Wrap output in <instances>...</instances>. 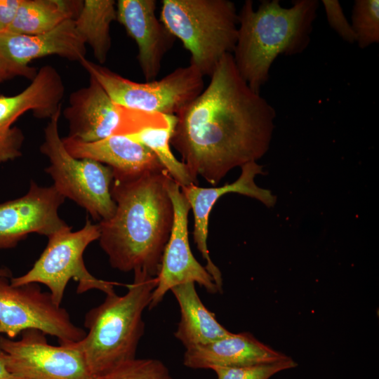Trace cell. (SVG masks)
Segmentation results:
<instances>
[{"mask_svg": "<svg viewBox=\"0 0 379 379\" xmlns=\"http://www.w3.org/2000/svg\"><path fill=\"white\" fill-rule=\"evenodd\" d=\"M208 86L179 112L171 145L197 184L215 186L232 168L255 161L268 150L274 108L253 91L225 54Z\"/></svg>", "mask_w": 379, "mask_h": 379, "instance_id": "1", "label": "cell"}, {"mask_svg": "<svg viewBox=\"0 0 379 379\" xmlns=\"http://www.w3.org/2000/svg\"><path fill=\"white\" fill-rule=\"evenodd\" d=\"M114 215L98 223L100 246L111 267L157 277L171 232L174 211L167 171L126 175L114 172Z\"/></svg>", "mask_w": 379, "mask_h": 379, "instance_id": "2", "label": "cell"}, {"mask_svg": "<svg viewBox=\"0 0 379 379\" xmlns=\"http://www.w3.org/2000/svg\"><path fill=\"white\" fill-rule=\"evenodd\" d=\"M317 0H297L290 8L279 0L262 1L257 10L246 0L238 13V34L232 54L241 77L260 93L270 67L280 55L301 53L310 41Z\"/></svg>", "mask_w": 379, "mask_h": 379, "instance_id": "3", "label": "cell"}, {"mask_svg": "<svg viewBox=\"0 0 379 379\" xmlns=\"http://www.w3.org/2000/svg\"><path fill=\"white\" fill-rule=\"evenodd\" d=\"M133 273V281L126 285L124 295H106L101 304L86 314L84 326L88 331L75 345L94 379H103L136 358L145 333L142 314L157 278L141 271Z\"/></svg>", "mask_w": 379, "mask_h": 379, "instance_id": "4", "label": "cell"}, {"mask_svg": "<svg viewBox=\"0 0 379 379\" xmlns=\"http://www.w3.org/2000/svg\"><path fill=\"white\" fill-rule=\"evenodd\" d=\"M161 22L190 53V65L211 77L222 58L232 53L238 13L229 0H163Z\"/></svg>", "mask_w": 379, "mask_h": 379, "instance_id": "5", "label": "cell"}, {"mask_svg": "<svg viewBox=\"0 0 379 379\" xmlns=\"http://www.w3.org/2000/svg\"><path fill=\"white\" fill-rule=\"evenodd\" d=\"M61 112L62 107L44 128L39 150L49 160L45 171L65 199L84 208L95 220H108L116 209L111 194L113 170L94 160L75 158L67 152L58 130Z\"/></svg>", "mask_w": 379, "mask_h": 379, "instance_id": "6", "label": "cell"}, {"mask_svg": "<svg viewBox=\"0 0 379 379\" xmlns=\"http://www.w3.org/2000/svg\"><path fill=\"white\" fill-rule=\"evenodd\" d=\"M100 230L87 217L82 228L72 232V227L49 237L46 247L32 267L25 274L11 278L13 286L30 283L48 287L55 304L60 305L69 280L78 282L77 293L97 289L106 295L114 293L119 283L98 279L85 266L84 253L88 245L98 240Z\"/></svg>", "mask_w": 379, "mask_h": 379, "instance_id": "7", "label": "cell"}, {"mask_svg": "<svg viewBox=\"0 0 379 379\" xmlns=\"http://www.w3.org/2000/svg\"><path fill=\"white\" fill-rule=\"evenodd\" d=\"M123 107L176 115L204 90V76L194 66L178 67L159 80L136 82L86 58L79 62Z\"/></svg>", "mask_w": 379, "mask_h": 379, "instance_id": "8", "label": "cell"}, {"mask_svg": "<svg viewBox=\"0 0 379 379\" xmlns=\"http://www.w3.org/2000/svg\"><path fill=\"white\" fill-rule=\"evenodd\" d=\"M11 277L9 269L0 268V334L13 340L24 331L34 329L56 337L60 345L77 343L86 335L39 284L13 286Z\"/></svg>", "mask_w": 379, "mask_h": 379, "instance_id": "9", "label": "cell"}, {"mask_svg": "<svg viewBox=\"0 0 379 379\" xmlns=\"http://www.w3.org/2000/svg\"><path fill=\"white\" fill-rule=\"evenodd\" d=\"M46 334L24 331L18 340L0 336L9 371L19 379H94L75 343H48Z\"/></svg>", "mask_w": 379, "mask_h": 379, "instance_id": "10", "label": "cell"}, {"mask_svg": "<svg viewBox=\"0 0 379 379\" xmlns=\"http://www.w3.org/2000/svg\"><path fill=\"white\" fill-rule=\"evenodd\" d=\"M65 92L58 71L46 65L22 91L13 96L0 95V163L22 154L25 135L20 128L12 126L15 121L27 112L38 119H50L62 107Z\"/></svg>", "mask_w": 379, "mask_h": 379, "instance_id": "11", "label": "cell"}, {"mask_svg": "<svg viewBox=\"0 0 379 379\" xmlns=\"http://www.w3.org/2000/svg\"><path fill=\"white\" fill-rule=\"evenodd\" d=\"M166 188L173 206L174 218L157 277V284L148 306L149 310L158 305L173 287L181 284L197 283L208 293L219 292L213 277L191 251L187 228L191 208L187 200L180 185L171 177L167 181Z\"/></svg>", "mask_w": 379, "mask_h": 379, "instance_id": "12", "label": "cell"}, {"mask_svg": "<svg viewBox=\"0 0 379 379\" xmlns=\"http://www.w3.org/2000/svg\"><path fill=\"white\" fill-rule=\"evenodd\" d=\"M77 32L74 20L65 21L41 34L0 33V83L16 77L33 80L38 70L29 63L42 57L56 55L80 62L86 47Z\"/></svg>", "mask_w": 379, "mask_h": 379, "instance_id": "13", "label": "cell"}, {"mask_svg": "<svg viewBox=\"0 0 379 379\" xmlns=\"http://www.w3.org/2000/svg\"><path fill=\"white\" fill-rule=\"evenodd\" d=\"M65 201L53 185L31 180L25 195L0 204V249L15 247L29 234L49 237L71 227L58 215Z\"/></svg>", "mask_w": 379, "mask_h": 379, "instance_id": "14", "label": "cell"}, {"mask_svg": "<svg viewBox=\"0 0 379 379\" xmlns=\"http://www.w3.org/2000/svg\"><path fill=\"white\" fill-rule=\"evenodd\" d=\"M239 178L232 183L217 187H201L191 184L180 186L194 215V241L203 258L206 261L205 268L213 277L220 293L222 291V279L220 270L210 258L207 239L210 213L218 199L227 193H239L254 198L267 207L274 206L277 198L269 190L258 187L255 182L257 175L262 174V166L256 161L244 164Z\"/></svg>", "mask_w": 379, "mask_h": 379, "instance_id": "15", "label": "cell"}, {"mask_svg": "<svg viewBox=\"0 0 379 379\" xmlns=\"http://www.w3.org/2000/svg\"><path fill=\"white\" fill-rule=\"evenodd\" d=\"M155 0H119L117 20L138 47L137 59L145 81L158 76L164 55L175 37L155 14Z\"/></svg>", "mask_w": 379, "mask_h": 379, "instance_id": "16", "label": "cell"}, {"mask_svg": "<svg viewBox=\"0 0 379 379\" xmlns=\"http://www.w3.org/2000/svg\"><path fill=\"white\" fill-rule=\"evenodd\" d=\"M124 107L115 104L100 84L90 76L87 86L73 91L62 114L68 123V137L93 142L116 135Z\"/></svg>", "mask_w": 379, "mask_h": 379, "instance_id": "17", "label": "cell"}, {"mask_svg": "<svg viewBox=\"0 0 379 379\" xmlns=\"http://www.w3.org/2000/svg\"><path fill=\"white\" fill-rule=\"evenodd\" d=\"M291 358L257 340L251 333H231L211 343L185 350L183 364L193 369L241 367Z\"/></svg>", "mask_w": 379, "mask_h": 379, "instance_id": "18", "label": "cell"}, {"mask_svg": "<svg viewBox=\"0 0 379 379\" xmlns=\"http://www.w3.org/2000/svg\"><path fill=\"white\" fill-rule=\"evenodd\" d=\"M175 124V115L126 109L118 135H124L152 151L180 186L197 185L185 165L171 152V138Z\"/></svg>", "mask_w": 379, "mask_h": 379, "instance_id": "19", "label": "cell"}, {"mask_svg": "<svg viewBox=\"0 0 379 379\" xmlns=\"http://www.w3.org/2000/svg\"><path fill=\"white\" fill-rule=\"evenodd\" d=\"M62 139L65 147L74 157L105 164L116 173L133 175L166 170L152 151L124 135H113L93 142H83L68 136Z\"/></svg>", "mask_w": 379, "mask_h": 379, "instance_id": "20", "label": "cell"}, {"mask_svg": "<svg viewBox=\"0 0 379 379\" xmlns=\"http://www.w3.org/2000/svg\"><path fill=\"white\" fill-rule=\"evenodd\" d=\"M171 291L180 310V320L174 335L185 350L211 343L231 333L203 304L194 283L179 284Z\"/></svg>", "mask_w": 379, "mask_h": 379, "instance_id": "21", "label": "cell"}, {"mask_svg": "<svg viewBox=\"0 0 379 379\" xmlns=\"http://www.w3.org/2000/svg\"><path fill=\"white\" fill-rule=\"evenodd\" d=\"M81 0H21L7 32L21 34L48 32L79 15Z\"/></svg>", "mask_w": 379, "mask_h": 379, "instance_id": "22", "label": "cell"}, {"mask_svg": "<svg viewBox=\"0 0 379 379\" xmlns=\"http://www.w3.org/2000/svg\"><path fill=\"white\" fill-rule=\"evenodd\" d=\"M117 20V3L114 0H84L74 19L76 29L88 44L98 64L106 62L111 48V24Z\"/></svg>", "mask_w": 379, "mask_h": 379, "instance_id": "23", "label": "cell"}, {"mask_svg": "<svg viewBox=\"0 0 379 379\" xmlns=\"http://www.w3.org/2000/svg\"><path fill=\"white\" fill-rule=\"evenodd\" d=\"M351 26L359 48H365L378 43L379 1H354Z\"/></svg>", "mask_w": 379, "mask_h": 379, "instance_id": "24", "label": "cell"}, {"mask_svg": "<svg viewBox=\"0 0 379 379\" xmlns=\"http://www.w3.org/2000/svg\"><path fill=\"white\" fill-rule=\"evenodd\" d=\"M103 379H174L167 366L157 359H135Z\"/></svg>", "mask_w": 379, "mask_h": 379, "instance_id": "25", "label": "cell"}, {"mask_svg": "<svg viewBox=\"0 0 379 379\" xmlns=\"http://www.w3.org/2000/svg\"><path fill=\"white\" fill-rule=\"evenodd\" d=\"M298 364L288 359L265 364L241 367H213L217 379H270L279 372L293 368Z\"/></svg>", "mask_w": 379, "mask_h": 379, "instance_id": "26", "label": "cell"}, {"mask_svg": "<svg viewBox=\"0 0 379 379\" xmlns=\"http://www.w3.org/2000/svg\"><path fill=\"white\" fill-rule=\"evenodd\" d=\"M321 2L330 27L346 42L355 43L356 37L354 31L339 1L323 0Z\"/></svg>", "mask_w": 379, "mask_h": 379, "instance_id": "27", "label": "cell"}, {"mask_svg": "<svg viewBox=\"0 0 379 379\" xmlns=\"http://www.w3.org/2000/svg\"><path fill=\"white\" fill-rule=\"evenodd\" d=\"M21 0H0V33L7 32Z\"/></svg>", "mask_w": 379, "mask_h": 379, "instance_id": "28", "label": "cell"}, {"mask_svg": "<svg viewBox=\"0 0 379 379\" xmlns=\"http://www.w3.org/2000/svg\"><path fill=\"white\" fill-rule=\"evenodd\" d=\"M0 379H19L13 375L7 367L4 352L0 347Z\"/></svg>", "mask_w": 379, "mask_h": 379, "instance_id": "29", "label": "cell"}, {"mask_svg": "<svg viewBox=\"0 0 379 379\" xmlns=\"http://www.w3.org/2000/svg\"><path fill=\"white\" fill-rule=\"evenodd\" d=\"M1 95V94L0 93V95Z\"/></svg>", "mask_w": 379, "mask_h": 379, "instance_id": "30", "label": "cell"}]
</instances>
